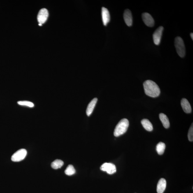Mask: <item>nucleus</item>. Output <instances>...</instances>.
<instances>
[{
	"label": "nucleus",
	"instance_id": "nucleus-1",
	"mask_svg": "<svg viewBox=\"0 0 193 193\" xmlns=\"http://www.w3.org/2000/svg\"><path fill=\"white\" fill-rule=\"evenodd\" d=\"M145 94L150 97L154 98L160 95V90L159 86L154 81L147 80L143 83Z\"/></svg>",
	"mask_w": 193,
	"mask_h": 193
},
{
	"label": "nucleus",
	"instance_id": "nucleus-2",
	"mask_svg": "<svg viewBox=\"0 0 193 193\" xmlns=\"http://www.w3.org/2000/svg\"><path fill=\"white\" fill-rule=\"evenodd\" d=\"M129 123L128 119H122L116 125L114 132V135L116 137L122 135L126 132L128 130Z\"/></svg>",
	"mask_w": 193,
	"mask_h": 193
},
{
	"label": "nucleus",
	"instance_id": "nucleus-3",
	"mask_svg": "<svg viewBox=\"0 0 193 193\" xmlns=\"http://www.w3.org/2000/svg\"><path fill=\"white\" fill-rule=\"evenodd\" d=\"M174 44L178 54L180 57H184L186 54V50L184 43L182 38L179 37H176L174 41Z\"/></svg>",
	"mask_w": 193,
	"mask_h": 193
},
{
	"label": "nucleus",
	"instance_id": "nucleus-4",
	"mask_svg": "<svg viewBox=\"0 0 193 193\" xmlns=\"http://www.w3.org/2000/svg\"><path fill=\"white\" fill-rule=\"evenodd\" d=\"M27 154L26 150L21 149L18 150L12 156L11 160L13 162L21 161L25 158Z\"/></svg>",
	"mask_w": 193,
	"mask_h": 193
},
{
	"label": "nucleus",
	"instance_id": "nucleus-5",
	"mask_svg": "<svg viewBox=\"0 0 193 193\" xmlns=\"http://www.w3.org/2000/svg\"><path fill=\"white\" fill-rule=\"evenodd\" d=\"M102 171L106 172L107 173L110 174H113L116 172V168L115 165L113 163H105L103 164L100 167Z\"/></svg>",
	"mask_w": 193,
	"mask_h": 193
},
{
	"label": "nucleus",
	"instance_id": "nucleus-6",
	"mask_svg": "<svg viewBox=\"0 0 193 193\" xmlns=\"http://www.w3.org/2000/svg\"><path fill=\"white\" fill-rule=\"evenodd\" d=\"M163 30V27H159L154 32V34H153V40H154V43L156 45H159L160 44Z\"/></svg>",
	"mask_w": 193,
	"mask_h": 193
},
{
	"label": "nucleus",
	"instance_id": "nucleus-7",
	"mask_svg": "<svg viewBox=\"0 0 193 193\" xmlns=\"http://www.w3.org/2000/svg\"><path fill=\"white\" fill-rule=\"evenodd\" d=\"M48 10L45 8L42 9L38 14L37 19L39 24L44 23L47 20L48 17Z\"/></svg>",
	"mask_w": 193,
	"mask_h": 193
},
{
	"label": "nucleus",
	"instance_id": "nucleus-8",
	"mask_svg": "<svg viewBox=\"0 0 193 193\" xmlns=\"http://www.w3.org/2000/svg\"><path fill=\"white\" fill-rule=\"evenodd\" d=\"M142 20L145 25L149 27H153L154 24V18L150 14L144 13L142 14Z\"/></svg>",
	"mask_w": 193,
	"mask_h": 193
},
{
	"label": "nucleus",
	"instance_id": "nucleus-9",
	"mask_svg": "<svg viewBox=\"0 0 193 193\" xmlns=\"http://www.w3.org/2000/svg\"><path fill=\"white\" fill-rule=\"evenodd\" d=\"M123 17L125 23L129 27L132 26L133 18L132 14L130 10H126L124 12Z\"/></svg>",
	"mask_w": 193,
	"mask_h": 193
},
{
	"label": "nucleus",
	"instance_id": "nucleus-10",
	"mask_svg": "<svg viewBox=\"0 0 193 193\" xmlns=\"http://www.w3.org/2000/svg\"><path fill=\"white\" fill-rule=\"evenodd\" d=\"M102 17L103 23L104 26H106L110 20V16L109 12L105 7L102 9Z\"/></svg>",
	"mask_w": 193,
	"mask_h": 193
},
{
	"label": "nucleus",
	"instance_id": "nucleus-11",
	"mask_svg": "<svg viewBox=\"0 0 193 193\" xmlns=\"http://www.w3.org/2000/svg\"><path fill=\"white\" fill-rule=\"evenodd\" d=\"M166 187V181L165 179L162 178L157 184V191L158 193H163Z\"/></svg>",
	"mask_w": 193,
	"mask_h": 193
},
{
	"label": "nucleus",
	"instance_id": "nucleus-12",
	"mask_svg": "<svg viewBox=\"0 0 193 193\" xmlns=\"http://www.w3.org/2000/svg\"><path fill=\"white\" fill-rule=\"evenodd\" d=\"M181 105L182 109L185 113H190L192 111V109L190 104L186 99H183L181 101Z\"/></svg>",
	"mask_w": 193,
	"mask_h": 193
},
{
	"label": "nucleus",
	"instance_id": "nucleus-13",
	"mask_svg": "<svg viewBox=\"0 0 193 193\" xmlns=\"http://www.w3.org/2000/svg\"><path fill=\"white\" fill-rule=\"evenodd\" d=\"M97 98H94L88 104L86 110V114L88 116L91 115L92 113L94 107H95L96 102H97Z\"/></svg>",
	"mask_w": 193,
	"mask_h": 193
},
{
	"label": "nucleus",
	"instance_id": "nucleus-14",
	"mask_svg": "<svg viewBox=\"0 0 193 193\" xmlns=\"http://www.w3.org/2000/svg\"><path fill=\"white\" fill-rule=\"evenodd\" d=\"M159 117L164 127L166 128H169L170 125L169 120L166 115L161 113L159 114Z\"/></svg>",
	"mask_w": 193,
	"mask_h": 193
},
{
	"label": "nucleus",
	"instance_id": "nucleus-15",
	"mask_svg": "<svg viewBox=\"0 0 193 193\" xmlns=\"http://www.w3.org/2000/svg\"><path fill=\"white\" fill-rule=\"evenodd\" d=\"M142 126L148 131H152L153 130L152 124L147 119H144L141 121Z\"/></svg>",
	"mask_w": 193,
	"mask_h": 193
},
{
	"label": "nucleus",
	"instance_id": "nucleus-16",
	"mask_svg": "<svg viewBox=\"0 0 193 193\" xmlns=\"http://www.w3.org/2000/svg\"><path fill=\"white\" fill-rule=\"evenodd\" d=\"M166 145L164 143L160 142L156 146V151L159 155H162L164 152Z\"/></svg>",
	"mask_w": 193,
	"mask_h": 193
},
{
	"label": "nucleus",
	"instance_id": "nucleus-17",
	"mask_svg": "<svg viewBox=\"0 0 193 193\" xmlns=\"http://www.w3.org/2000/svg\"><path fill=\"white\" fill-rule=\"evenodd\" d=\"M64 164V162L60 160H56L51 163L52 167L54 169H57L61 168Z\"/></svg>",
	"mask_w": 193,
	"mask_h": 193
},
{
	"label": "nucleus",
	"instance_id": "nucleus-18",
	"mask_svg": "<svg viewBox=\"0 0 193 193\" xmlns=\"http://www.w3.org/2000/svg\"><path fill=\"white\" fill-rule=\"evenodd\" d=\"M76 172V170L73 165H70L67 166L66 169L65 170V173L67 175L71 176L75 174Z\"/></svg>",
	"mask_w": 193,
	"mask_h": 193
},
{
	"label": "nucleus",
	"instance_id": "nucleus-19",
	"mask_svg": "<svg viewBox=\"0 0 193 193\" xmlns=\"http://www.w3.org/2000/svg\"><path fill=\"white\" fill-rule=\"evenodd\" d=\"M19 105H24L30 107H33L34 106V105L32 102L28 101H20L18 102Z\"/></svg>",
	"mask_w": 193,
	"mask_h": 193
},
{
	"label": "nucleus",
	"instance_id": "nucleus-20",
	"mask_svg": "<svg viewBox=\"0 0 193 193\" xmlns=\"http://www.w3.org/2000/svg\"><path fill=\"white\" fill-rule=\"evenodd\" d=\"M188 140L192 142L193 141V123L191 125L190 128L189 129L188 134Z\"/></svg>",
	"mask_w": 193,
	"mask_h": 193
},
{
	"label": "nucleus",
	"instance_id": "nucleus-21",
	"mask_svg": "<svg viewBox=\"0 0 193 193\" xmlns=\"http://www.w3.org/2000/svg\"><path fill=\"white\" fill-rule=\"evenodd\" d=\"M190 36L191 37V38H192V40L193 39V33H191L190 34Z\"/></svg>",
	"mask_w": 193,
	"mask_h": 193
},
{
	"label": "nucleus",
	"instance_id": "nucleus-22",
	"mask_svg": "<svg viewBox=\"0 0 193 193\" xmlns=\"http://www.w3.org/2000/svg\"><path fill=\"white\" fill-rule=\"evenodd\" d=\"M39 26H42V24H39Z\"/></svg>",
	"mask_w": 193,
	"mask_h": 193
}]
</instances>
